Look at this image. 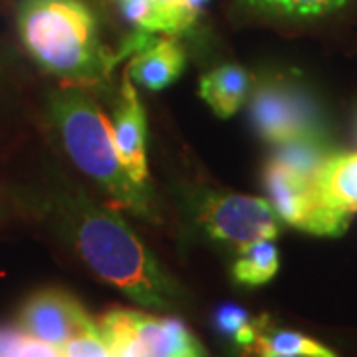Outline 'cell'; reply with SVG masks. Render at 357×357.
Returning a JSON list of instances; mask_svg holds the SVG:
<instances>
[{
  "instance_id": "cell-1",
  "label": "cell",
  "mask_w": 357,
  "mask_h": 357,
  "mask_svg": "<svg viewBox=\"0 0 357 357\" xmlns=\"http://www.w3.org/2000/svg\"><path fill=\"white\" fill-rule=\"evenodd\" d=\"M16 24L32 60L68 86L98 84L117 62L82 0H20Z\"/></svg>"
},
{
  "instance_id": "cell-2",
  "label": "cell",
  "mask_w": 357,
  "mask_h": 357,
  "mask_svg": "<svg viewBox=\"0 0 357 357\" xmlns=\"http://www.w3.org/2000/svg\"><path fill=\"white\" fill-rule=\"evenodd\" d=\"M74 243L98 278L139 306L169 310L177 304L181 290L175 280L114 213L84 208L74 222Z\"/></svg>"
},
{
  "instance_id": "cell-3",
  "label": "cell",
  "mask_w": 357,
  "mask_h": 357,
  "mask_svg": "<svg viewBox=\"0 0 357 357\" xmlns=\"http://www.w3.org/2000/svg\"><path fill=\"white\" fill-rule=\"evenodd\" d=\"M50 112L70 159L102 185L115 203L141 217L155 218L151 197L129 177L115 147L114 123L100 105L82 89L66 84V88L52 96Z\"/></svg>"
},
{
  "instance_id": "cell-4",
  "label": "cell",
  "mask_w": 357,
  "mask_h": 357,
  "mask_svg": "<svg viewBox=\"0 0 357 357\" xmlns=\"http://www.w3.org/2000/svg\"><path fill=\"white\" fill-rule=\"evenodd\" d=\"M98 328L115 357H208L195 333L177 318L114 307L100 318Z\"/></svg>"
},
{
  "instance_id": "cell-5",
  "label": "cell",
  "mask_w": 357,
  "mask_h": 357,
  "mask_svg": "<svg viewBox=\"0 0 357 357\" xmlns=\"http://www.w3.org/2000/svg\"><path fill=\"white\" fill-rule=\"evenodd\" d=\"M264 185L278 217L296 229L333 236L342 234L351 220L326 199L319 185V169L296 171L270 159L264 169Z\"/></svg>"
},
{
  "instance_id": "cell-6",
  "label": "cell",
  "mask_w": 357,
  "mask_h": 357,
  "mask_svg": "<svg viewBox=\"0 0 357 357\" xmlns=\"http://www.w3.org/2000/svg\"><path fill=\"white\" fill-rule=\"evenodd\" d=\"M250 119L262 139L272 145L319 139V115L314 103L292 84L264 82L250 98Z\"/></svg>"
},
{
  "instance_id": "cell-7",
  "label": "cell",
  "mask_w": 357,
  "mask_h": 357,
  "mask_svg": "<svg viewBox=\"0 0 357 357\" xmlns=\"http://www.w3.org/2000/svg\"><path fill=\"white\" fill-rule=\"evenodd\" d=\"M201 222L213 238L238 248L274 238L280 230V217L272 203L246 195L206 197L201 206Z\"/></svg>"
},
{
  "instance_id": "cell-8",
  "label": "cell",
  "mask_w": 357,
  "mask_h": 357,
  "mask_svg": "<svg viewBox=\"0 0 357 357\" xmlns=\"http://www.w3.org/2000/svg\"><path fill=\"white\" fill-rule=\"evenodd\" d=\"M18 328L30 337L62 347L77 333L96 328V321L70 292L44 288L22 304L18 312Z\"/></svg>"
},
{
  "instance_id": "cell-9",
  "label": "cell",
  "mask_w": 357,
  "mask_h": 357,
  "mask_svg": "<svg viewBox=\"0 0 357 357\" xmlns=\"http://www.w3.org/2000/svg\"><path fill=\"white\" fill-rule=\"evenodd\" d=\"M114 137L121 163L133 183L147 191V126L139 96L129 74L123 76L119 100L114 109Z\"/></svg>"
},
{
  "instance_id": "cell-10",
  "label": "cell",
  "mask_w": 357,
  "mask_h": 357,
  "mask_svg": "<svg viewBox=\"0 0 357 357\" xmlns=\"http://www.w3.org/2000/svg\"><path fill=\"white\" fill-rule=\"evenodd\" d=\"M185 68V52L177 40L147 34L128 66V74L143 88L163 89L171 86Z\"/></svg>"
},
{
  "instance_id": "cell-11",
  "label": "cell",
  "mask_w": 357,
  "mask_h": 357,
  "mask_svg": "<svg viewBox=\"0 0 357 357\" xmlns=\"http://www.w3.org/2000/svg\"><path fill=\"white\" fill-rule=\"evenodd\" d=\"M252 89V76L243 66L225 64L201 77L199 93L218 117L234 115Z\"/></svg>"
},
{
  "instance_id": "cell-12",
  "label": "cell",
  "mask_w": 357,
  "mask_h": 357,
  "mask_svg": "<svg viewBox=\"0 0 357 357\" xmlns=\"http://www.w3.org/2000/svg\"><path fill=\"white\" fill-rule=\"evenodd\" d=\"M319 185L333 208L351 218L357 213V153H332L319 169Z\"/></svg>"
},
{
  "instance_id": "cell-13",
  "label": "cell",
  "mask_w": 357,
  "mask_h": 357,
  "mask_svg": "<svg viewBox=\"0 0 357 357\" xmlns=\"http://www.w3.org/2000/svg\"><path fill=\"white\" fill-rule=\"evenodd\" d=\"M115 4L123 18L143 32H163L173 36L189 30L197 20L187 10L171 8L159 0H115Z\"/></svg>"
},
{
  "instance_id": "cell-14",
  "label": "cell",
  "mask_w": 357,
  "mask_h": 357,
  "mask_svg": "<svg viewBox=\"0 0 357 357\" xmlns=\"http://www.w3.org/2000/svg\"><path fill=\"white\" fill-rule=\"evenodd\" d=\"M280 256L272 238L256 241L241 248V255L232 266V276L244 286H262L276 276Z\"/></svg>"
},
{
  "instance_id": "cell-15",
  "label": "cell",
  "mask_w": 357,
  "mask_h": 357,
  "mask_svg": "<svg viewBox=\"0 0 357 357\" xmlns=\"http://www.w3.org/2000/svg\"><path fill=\"white\" fill-rule=\"evenodd\" d=\"M260 347H264L270 354L288 357H337L332 349L321 345L316 340L307 337L304 333L292 330H280L270 326L268 318H260V332L255 340Z\"/></svg>"
},
{
  "instance_id": "cell-16",
  "label": "cell",
  "mask_w": 357,
  "mask_h": 357,
  "mask_svg": "<svg viewBox=\"0 0 357 357\" xmlns=\"http://www.w3.org/2000/svg\"><path fill=\"white\" fill-rule=\"evenodd\" d=\"M246 6L282 16H319L344 6L347 0H243Z\"/></svg>"
},
{
  "instance_id": "cell-17",
  "label": "cell",
  "mask_w": 357,
  "mask_h": 357,
  "mask_svg": "<svg viewBox=\"0 0 357 357\" xmlns=\"http://www.w3.org/2000/svg\"><path fill=\"white\" fill-rule=\"evenodd\" d=\"M62 357H115L109 344L100 332L98 324L88 332L74 335L70 342H66L62 347Z\"/></svg>"
},
{
  "instance_id": "cell-18",
  "label": "cell",
  "mask_w": 357,
  "mask_h": 357,
  "mask_svg": "<svg viewBox=\"0 0 357 357\" xmlns=\"http://www.w3.org/2000/svg\"><path fill=\"white\" fill-rule=\"evenodd\" d=\"M252 321V318L248 316V312L243 310L241 306H234V304H225V306L218 307L217 312V328L225 335L229 337H236V333L244 330L248 324Z\"/></svg>"
},
{
  "instance_id": "cell-19",
  "label": "cell",
  "mask_w": 357,
  "mask_h": 357,
  "mask_svg": "<svg viewBox=\"0 0 357 357\" xmlns=\"http://www.w3.org/2000/svg\"><path fill=\"white\" fill-rule=\"evenodd\" d=\"M16 357H62V351L60 347L56 345L46 344L42 340H36V337H30L26 335V340L20 345Z\"/></svg>"
},
{
  "instance_id": "cell-20",
  "label": "cell",
  "mask_w": 357,
  "mask_h": 357,
  "mask_svg": "<svg viewBox=\"0 0 357 357\" xmlns=\"http://www.w3.org/2000/svg\"><path fill=\"white\" fill-rule=\"evenodd\" d=\"M26 333L20 328H0V357H16Z\"/></svg>"
},
{
  "instance_id": "cell-21",
  "label": "cell",
  "mask_w": 357,
  "mask_h": 357,
  "mask_svg": "<svg viewBox=\"0 0 357 357\" xmlns=\"http://www.w3.org/2000/svg\"><path fill=\"white\" fill-rule=\"evenodd\" d=\"M238 357H288V356H276V354H270V351H266L264 347H260L256 342H252L250 345H244V347H241V354H238Z\"/></svg>"
},
{
  "instance_id": "cell-22",
  "label": "cell",
  "mask_w": 357,
  "mask_h": 357,
  "mask_svg": "<svg viewBox=\"0 0 357 357\" xmlns=\"http://www.w3.org/2000/svg\"><path fill=\"white\" fill-rule=\"evenodd\" d=\"M206 4V0H185V6L189 8V13L195 16H199V13L203 10V6Z\"/></svg>"
},
{
  "instance_id": "cell-23",
  "label": "cell",
  "mask_w": 357,
  "mask_h": 357,
  "mask_svg": "<svg viewBox=\"0 0 357 357\" xmlns=\"http://www.w3.org/2000/svg\"><path fill=\"white\" fill-rule=\"evenodd\" d=\"M159 2L165 4V6H171V8H178V10H187V13H189V8L185 6V0H159ZM192 16H195V14H192ZM195 18H197V16H195Z\"/></svg>"
}]
</instances>
